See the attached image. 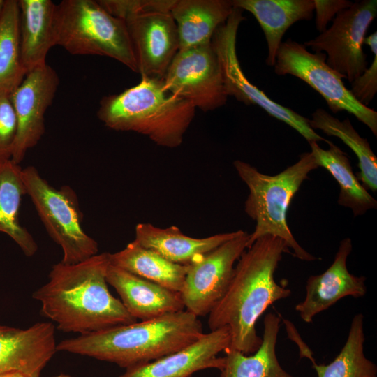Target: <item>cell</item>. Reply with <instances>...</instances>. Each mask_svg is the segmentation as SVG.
I'll return each mask as SVG.
<instances>
[{
  "label": "cell",
  "mask_w": 377,
  "mask_h": 377,
  "mask_svg": "<svg viewBox=\"0 0 377 377\" xmlns=\"http://www.w3.org/2000/svg\"><path fill=\"white\" fill-rule=\"evenodd\" d=\"M323 52H311L304 44L288 38L277 51L274 66L278 75L300 79L320 94L333 113L346 111L377 136V112L359 103L345 86L343 77L326 64Z\"/></svg>",
  "instance_id": "8"
},
{
  "label": "cell",
  "mask_w": 377,
  "mask_h": 377,
  "mask_svg": "<svg viewBox=\"0 0 377 377\" xmlns=\"http://www.w3.org/2000/svg\"><path fill=\"white\" fill-rule=\"evenodd\" d=\"M233 9L229 0H175L170 13L177 27L179 50L210 43Z\"/></svg>",
  "instance_id": "21"
},
{
  "label": "cell",
  "mask_w": 377,
  "mask_h": 377,
  "mask_svg": "<svg viewBox=\"0 0 377 377\" xmlns=\"http://www.w3.org/2000/svg\"><path fill=\"white\" fill-rule=\"evenodd\" d=\"M233 165L249 191L244 211L256 222L248 248L260 237L272 235L281 239L294 257L309 262L318 260L299 244L287 222L293 198L309 174L318 168L311 153L301 154L295 163L275 175L262 173L241 160L235 161Z\"/></svg>",
  "instance_id": "5"
},
{
  "label": "cell",
  "mask_w": 377,
  "mask_h": 377,
  "mask_svg": "<svg viewBox=\"0 0 377 377\" xmlns=\"http://www.w3.org/2000/svg\"><path fill=\"white\" fill-rule=\"evenodd\" d=\"M110 263L171 290L180 293L188 265L174 263L135 240L116 253H109Z\"/></svg>",
  "instance_id": "26"
},
{
  "label": "cell",
  "mask_w": 377,
  "mask_h": 377,
  "mask_svg": "<svg viewBox=\"0 0 377 377\" xmlns=\"http://www.w3.org/2000/svg\"><path fill=\"white\" fill-rule=\"evenodd\" d=\"M230 339L227 327L210 331L180 350L126 369L119 377H190L202 369L220 370L223 357L218 355L229 348Z\"/></svg>",
  "instance_id": "16"
},
{
  "label": "cell",
  "mask_w": 377,
  "mask_h": 377,
  "mask_svg": "<svg viewBox=\"0 0 377 377\" xmlns=\"http://www.w3.org/2000/svg\"><path fill=\"white\" fill-rule=\"evenodd\" d=\"M242 13V10L234 7L228 20L216 29L212 39L228 96L235 97L244 104L260 107L270 116L297 131L309 143L323 141L328 144L330 140L311 128L308 118L274 101L246 78L236 48L239 27L246 19Z\"/></svg>",
  "instance_id": "9"
},
{
  "label": "cell",
  "mask_w": 377,
  "mask_h": 377,
  "mask_svg": "<svg viewBox=\"0 0 377 377\" xmlns=\"http://www.w3.org/2000/svg\"><path fill=\"white\" fill-rule=\"evenodd\" d=\"M376 15V0L353 2L335 16L329 28L304 45L315 53H325L326 64L351 83L367 68L363 44Z\"/></svg>",
  "instance_id": "10"
},
{
  "label": "cell",
  "mask_w": 377,
  "mask_h": 377,
  "mask_svg": "<svg viewBox=\"0 0 377 377\" xmlns=\"http://www.w3.org/2000/svg\"><path fill=\"white\" fill-rule=\"evenodd\" d=\"M28 195L52 239L63 251L61 263L72 265L98 254L97 242L82 228V214L74 191L68 186H52L29 165L22 169Z\"/></svg>",
  "instance_id": "7"
},
{
  "label": "cell",
  "mask_w": 377,
  "mask_h": 377,
  "mask_svg": "<svg viewBox=\"0 0 377 377\" xmlns=\"http://www.w3.org/2000/svg\"><path fill=\"white\" fill-rule=\"evenodd\" d=\"M352 249L351 239L344 238L332 265L323 273L308 278L305 297L295 306V310L305 323H311L317 314L343 297L358 298L365 295L366 277L352 274L347 267V259Z\"/></svg>",
  "instance_id": "15"
},
{
  "label": "cell",
  "mask_w": 377,
  "mask_h": 377,
  "mask_svg": "<svg viewBox=\"0 0 377 377\" xmlns=\"http://www.w3.org/2000/svg\"><path fill=\"white\" fill-rule=\"evenodd\" d=\"M233 7L251 13L260 24L267 45L266 64H275L282 38L294 23L313 18V0H232Z\"/></svg>",
  "instance_id": "20"
},
{
  "label": "cell",
  "mask_w": 377,
  "mask_h": 377,
  "mask_svg": "<svg viewBox=\"0 0 377 377\" xmlns=\"http://www.w3.org/2000/svg\"><path fill=\"white\" fill-rule=\"evenodd\" d=\"M21 59L27 74L47 64L46 57L55 46L54 14L50 0H18Z\"/></svg>",
  "instance_id": "22"
},
{
  "label": "cell",
  "mask_w": 377,
  "mask_h": 377,
  "mask_svg": "<svg viewBox=\"0 0 377 377\" xmlns=\"http://www.w3.org/2000/svg\"><path fill=\"white\" fill-rule=\"evenodd\" d=\"M4 0H0V13L1 12L2 8L3 6Z\"/></svg>",
  "instance_id": "36"
},
{
  "label": "cell",
  "mask_w": 377,
  "mask_h": 377,
  "mask_svg": "<svg viewBox=\"0 0 377 377\" xmlns=\"http://www.w3.org/2000/svg\"><path fill=\"white\" fill-rule=\"evenodd\" d=\"M111 15L125 20L151 11H170L175 0H98Z\"/></svg>",
  "instance_id": "30"
},
{
  "label": "cell",
  "mask_w": 377,
  "mask_h": 377,
  "mask_svg": "<svg viewBox=\"0 0 377 377\" xmlns=\"http://www.w3.org/2000/svg\"><path fill=\"white\" fill-rule=\"evenodd\" d=\"M316 11V27L322 33L333 17L341 11L349 8L353 2L348 0H313Z\"/></svg>",
  "instance_id": "33"
},
{
  "label": "cell",
  "mask_w": 377,
  "mask_h": 377,
  "mask_svg": "<svg viewBox=\"0 0 377 377\" xmlns=\"http://www.w3.org/2000/svg\"><path fill=\"white\" fill-rule=\"evenodd\" d=\"M284 253H290L281 239L266 235L256 239L238 259L227 290L208 318L211 331L229 329L228 349L254 353L262 343L256 330L257 320L273 303L290 296L291 290L274 279Z\"/></svg>",
  "instance_id": "1"
},
{
  "label": "cell",
  "mask_w": 377,
  "mask_h": 377,
  "mask_svg": "<svg viewBox=\"0 0 377 377\" xmlns=\"http://www.w3.org/2000/svg\"><path fill=\"white\" fill-rule=\"evenodd\" d=\"M309 145L318 168H325L338 183L339 205L350 209L355 217L376 209V200L360 182L346 152L331 141L327 149L321 148L316 142H311Z\"/></svg>",
  "instance_id": "24"
},
{
  "label": "cell",
  "mask_w": 377,
  "mask_h": 377,
  "mask_svg": "<svg viewBox=\"0 0 377 377\" xmlns=\"http://www.w3.org/2000/svg\"><path fill=\"white\" fill-rule=\"evenodd\" d=\"M57 345L51 322L36 323L27 329L0 325V374L18 371L40 377Z\"/></svg>",
  "instance_id": "17"
},
{
  "label": "cell",
  "mask_w": 377,
  "mask_h": 377,
  "mask_svg": "<svg viewBox=\"0 0 377 377\" xmlns=\"http://www.w3.org/2000/svg\"><path fill=\"white\" fill-rule=\"evenodd\" d=\"M59 84L57 72L47 64L29 72L10 95L17 121L11 160L19 164L45 133V114Z\"/></svg>",
  "instance_id": "13"
},
{
  "label": "cell",
  "mask_w": 377,
  "mask_h": 377,
  "mask_svg": "<svg viewBox=\"0 0 377 377\" xmlns=\"http://www.w3.org/2000/svg\"><path fill=\"white\" fill-rule=\"evenodd\" d=\"M162 80L170 92L203 112L223 106L228 98L212 42L179 50Z\"/></svg>",
  "instance_id": "11"
},
{
  "label": "cell",
  "mask_w": 377,
  "mask_h": 377,
  "mask_svg": "<svg viewBox=\"0 0 377 377\" xmlns=\"http://www.w3.org/2000/svg\"><path fill=\"white\" fill-rule=\"evenodd\" d=\"M138 73L163 79L179 49L176 24L170 11H151L124 20Z\"/></svg>",
  "instance_id": "14"
},
{
  "label": "cell",
  "mask_w": 377,
  "mask_h": 377,
  "mask_svg": "<svg viewBox=\"0 0 377 377\" xmlns=\"http://www.w3.org/2000/svg\"><path fill=\"white\" fill-rule=\"evenodd\" d=\"M364 316L352 319L346 341L335 359L328 364H313L318 377H376V365L364 355Z\"/></svg>",
  "instance_id": "29"
},
{
  "label": "cell",
  "mask_w": 377,
  "mask_h": 377,
  "mask_svg": "<svg viewBox=\"0 0 377 377\" xmlns=\"http://www.w3.org/2000/svg\"><path fill=\"white\" fill-rule=\"evenodd\" d=\"M55 45L71 54L112 58L138 73L126 26L97 1L63 0L54 14Z\"/></svg>",
  "instance_id": "6"
},
{
  "label": "cell",
  "mask_w": 377,
  "mask_h": 377,
  "mask_svg": "<svg viewBox=\"0 0 377 377\" xmlns=\"http://www.w3.org/2000/svg\"><path fill=\"white\" fill-rule=\"evenodd\" d=\"M249 238L243 230L188 265L179 293L186 311L198 317L209 313L227 290L235 263L248 248Z\"/></svg>",
  "instance_id": "12"
},
{
  "label": "cell",
  "mask_w": 377,
  "mask_h": 377,
  "mask_svg": "<svg viewBox=\"0 0 377 377\" xmlns=\"http://www.w3.org/2000/svg\"><path fill=\"white\" fill-rule=\"evenodd\" d=\"M203 334L199 317L182 310L64 339L57 345V351L128 369L180 350Z\"/></svg>",
  "instance_id": "3"
},
{
  "label": "cell",
  "mask_w": 377,
  "mask_h": 377,
  "mask_svg": "<svg viewBox=\"0 0 377 377\" xmlns=\"http://www.w3.org/2000/svg\"><path fill=\"white\" fill-rule=\"evenodd\" d=\"M106 281L128 312L141 320L184 310L180 293L110 264Z\"/></svg>",
  "instance_id": "18"
},
{
  "label": "cell",
  "mask_w": 377,
  "mask_h": 377,
  "mask_svg": "<svg viewBox=\"0 0 377 377\" xmlns=\"http://www.w3.org/2000/svg\"><path fill=\"white\" fill-rule=\"evenodd\" d=\"M195 110L166 89L162 79L141 77L135 86L103 97L97 117L110 129L135 132L158 146L175 148L182 143Z\"/></svg>",
  "instance_id": "4"
},
{
  "label": "cell",
  "mask_w": 377,
  "mask_h": 377,
  "mask_svg": "<svg viewBox=\"0 0 377 377\" xmlns=\"http://www.w3.org/2000/svg\"><path fill=\"white\" fill-rule=\"evenodd\" d=\"M26 75L21 59L18 0H4L0 13V95L10 96Z\"/></svg>",
  "instance_id": "28"
},
{
  "label": "cell",
  "mask_w": 377,
  "mask_h": 377,
  "mask_svg": "<svg viewBox=\"0 0 377 377\" xmlns=\"http://www.w3.org/2000/svg\"><path fill=\"white\" fill-rule=\"evenodd\" d=\"M26 194L20 165L11 159L0 162V233L9 236L26 256L31 257L38 245L20 222L22 198Z\"/></svg>",
  "instance_id": "25"
},
{
  "label": "cell",
  "mask_w": 377,
  "mask_h": 377,
  "mask_svg": "<svg viewBox=\"0 0 377 377\" xmlns=\"http://www.w3.org/2000/svg\"><path fill=\"white\" fill-rule=\"evenodd\" d=\"M314 131L318 129L327 136L339 138L356 155L360 171L357 177L367 190L377 191V157L368 140L355 129L348 118L342 121L323 108H317L309 119Z\"/></svg>",
  "instance_id": "27"
},
{
  "label": "cell",
  "mask_w": 377,
  "mask_h": 377,
  "mask_svg": "<svg viewBox=\"0 0 377 377\" xmlns=\"http://www.w3.org/2000/svg\"><path fill=\"white\" fill-rule=\"evenodd\" d=\"M0 377H31L18 371H11L0 374Z\"/></svg>",
  "instance_id": "34"
},
{
  "label": "cell",
  "mask_w": 377,
  "mask_h": 377,
  "mask_svg": "<svg viewBox=\"0 0 377 377\" xmlns=\"http://www.w3.org/2000/svg\"><path fill=\"white\" fill-rule=\"evenodd\" d=\"M281 320L271 312L265 316L262 343L253 355L226 349L220 377H293L283 369L276 354Z\"/></svg>",
  "instance_id": "23"
},
{
  "label": "cell",
  "mask_w": 377,
  "mask_h": 377,
  "mask_svg": "<svg viewBox=\"0 0 377 377\" xmlns=\"http://www.w3.org/2000/svg\"><path fill=\"white\" fill-rule=\"evenodd\" d=\"M110 264L109 253H101L76 264L54 265L49 281L32 294L40 313L58 330L80 334L137 322L109 291Z\"/></svg>",
  "instance_id": "2"
},
{
  "label": "cell",
  "mask_w": 377,
  "mask_h": 377,
  "mask_svg": "<svg viewBox=\"0 0 377 377\" xmlns=\"http://www.w3.org/2000/svg\"><path fill=\"white\" fill-rule=\"evenodd\" d=\"M51 377H73V376H71V375H68V374H60L59 375H56V376H51Z\"/></svg>",
  "instance_id": "35"
},
{
  "label": "cell",
  "mask_w": 377,
  "mask_h": 377,
  "mask_svg": "<svg viewBox=\"0 0 377 377\" xmlns=\"http://www.w3.org/2000/svg\"><path fill=\"white\" fill-rule=\"evenodd\" d=\"M16 131V117L10 96L0 95V162L11 159Z\"/></svg>",
  "instance_id": "32"
},
{
  "label": "cell",
  "mask_w": 377,
  "mask_h": 377,
  "mask_svg": "<svg viewBox=\"0 0 377 377\" xmlns=\"http://www.w3.org/2000/svg\"><path fill=\"white\" fill-rule=\"evenodd\" d=\"M364 43L369 46L374 59L370 66L351 82L349 90L359 103L367 106L377 92V31L365 37Z\"/></svg>",
  "instance_id": "31"
},
{
  "label": "cell",
  "mask_w": 377,
  "mask_h": 377,
  "mask_svg": "<svg viewBox=\"0 0 377 377\" xmlns=\"http://www.w3.org/2000/svg\"><path fill=\"white\" fill-rule=\"evenodd\" d=\"M242 231L239 230L204 238H195L184 235L175 226L162 228L149 223H141L135 226L134 240L170 262L188 265L228 240L238 236Z\"/></svg>",
  "instance_id": "19"
}]
</instances>
